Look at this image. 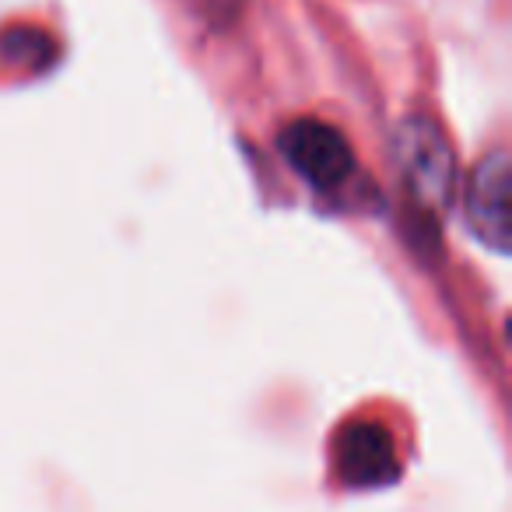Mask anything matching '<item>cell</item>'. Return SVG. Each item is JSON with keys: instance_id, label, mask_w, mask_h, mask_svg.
Returning <instances> with one entry per match:
<instances>
[{"instance_id": "obj_1", "label": "cell", "mask_w": 512, "mask_h": 512, "mask_svg": "<svg viewBox=\"0 0 512 512\" xmlns=\"http://www.w3.org/2000/svg\"><path fill=\"white\" fill-rule=\"evenodd\" d=\"M393 155L421 204L449 207L456 193V155L439 123L428 116H407L393 134Z\"/></svg>"}, {"instance_id": "obj_2", "label": "cell", "mask_w": 512, "mask_h": 512, "mask_svg": "<svg viewBox=\"0 0 512 512\" xmlns=\"http://www.w3.org/2000/svg\"><path fill=\"white\" fill-rule=\"evenodd\" d=\"M281 158L295 176H302L316 190H337L355 172V151L344 134L320 120H295L278 137Z\"/></svg>"}, {"instance_id": "obj_3", "label": "cell", "mask_w": 512, "mask_h": 512, "mask_svg": "<svg viewBox=\"0 0 512 512\" xmlns=\"http://www.w3.org/2000/svg\"><path fill=\"white\" fill-rule=\"evenodd\" d=\"M463 218L470 232L495 253H509L512 246V165L505 151H491L477 162L474 176L463 193Z\"/></svg>"}, {"instance_id": "obj_4", "label": "cell", "mask_w": 512, "mask_h": 512, "mask_svg": "<svg viewBox=\"0 0 512 512\" xmlns=\"http://www.w3.org/2000/svg\"><path fill=\"white\" fill-rule=\"evenodd\" d=\"M337 470L348 488H383L397 481L400 463L390 432L372 421H355L337 442Z\"/></svg>"}]
</instances>
